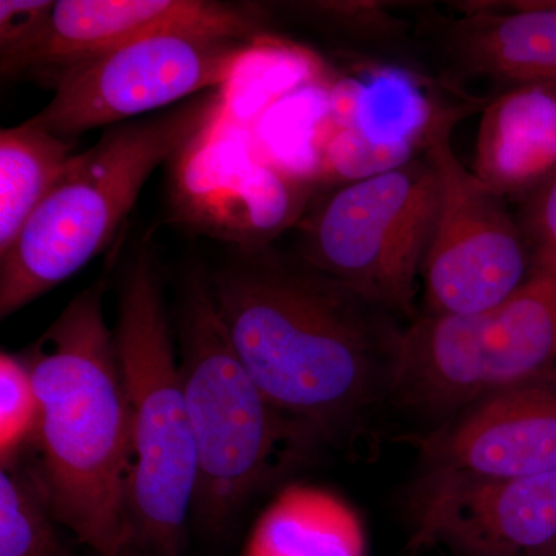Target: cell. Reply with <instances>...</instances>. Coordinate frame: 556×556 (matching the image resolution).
Returning a JSON list of instances; mask_svg holds the SVG:
<instances>
[{"mask_svg":"<svg viewBox=\"0 0 556 556\" xmlns=\"http://www.w3.org/2000/svg\"><path fill=\"white\" fill-rule=\"evenodd\" d=\"M207 281L251 378L318 441L354 433L391 401L407 328L393 311L268 244L239 247Z\"/></svg>","mask_w":556,"mask_h":556,"instance_id":"6da1fadb","label":"cell"},{"mask_svg":"<svg viewBox=\"0 0 556 556\" xmlns=\"http://www.w3.org/2000/svg\"><path fill=\"white\" fill-rule=\"evenodd\" d=\"M104 294V280L84 289L24 354L40 409L27 467L58 525L80 544L98 556H131L134 439Z\"/></svg>","mask_w":556,"mask_h":556,"instance_id":"7a4b0ae2","label":"cell"},{"mask_svg":"<svg viewBox=\"0 0 556 556\" xmlns=\"http://www.w3.org/2000/svg\"><path fill=\"white\" fill-rule=\"evenodd\" d=\"M223 90L109 127L0 255V318L70 280L104 251L161 164L185 155L223 119Z\"/></svg>","mask_w":556,"mask_h":556,"instance_id":"3957f363","label":"cell"},{"mask_svg":"<svg viewBox=\"0 0 556 556\" xmlns=\"http://www.w3.org/2000/svg\"><path fill=\"white\" fill-rule=\"evenodd\" d=\"M181 367L197 453L193 518L218 535L252 496L292 470L318 439L278 412L241 364L206 276L181 303Z\"/></svg>","mask_w":556,"mask_h":556,"instance_id":"277c9868","label":"cell"},{"mask_svg":"<svg viewBox=\"0 0 556 556\" xmlns=\"http://www.w3.org/2000/svg\"><path fill=\"white\" fill-rule=\"evenodd\" d=\"M131 420L129 517L137 551L182 556L197 453L155 255L139 249L121 281L113 328Z\"/></svg>","mask_w":556,"mask_h":556,"instance_id":"5b68a950","label":"cell"},{"mask_svg":"<svg viewBox=\"0 0 556 556\" xmlns=\"http://www.w3.org/2000/svg\"><path fill=\"white\" fill-rule=\"evenodd\" d=\"M544 382H556V276L532 274L482 313L408 321L390 402L439 426L486 397Z\"/></svg>","mask_w":556,"mask_h":556,"instance_id":"8992f818","label":"cell"},{"mask_svg":"<svg viewBox=\"0 0 556 556\" xmlns=\"http://www.w3.org/2000/svg\"><path fill=\"white\" fill-rule=\"evenodd\" d=\"M438 204L437 167L422 149L325 197L300 225L298 255L412 321Z\"/></svg>","mask_w":556,"mask_h":556,"instance_id":"52a82bcc","label":"cell"},{"mask_svg":"<svg viewBox=\"0 0 556 556\" xmlns=\"http://www.w3.org/2000/svg\"><path fill=\"white\" fill-rule=\"evenodd\" d=\"M470 105L437 109L422 149L439 178L437 222L424 260V314L471 316L500 305L533 274L532 255L507 199L464 167L450 137Z\"/></svg>","mask_w":556,"mask_h":556,"instance_id":"ba28073f","label":"cell"},{"mask_svg":"<svg viewBox=\"0 0 556 556\" xmlns=\"http://www.w3.org/2000/svg\"><path fill=\"white\" fill-rule=\"evenodd\" d=\"M277 40L175 31L138 40L54 76L49 104L33 123L65 139L223 90L252 56Z\"/></svg>","mask_w":556,"mask_h":556,"instance_id":"9c48e42d","label":"cell"},{"mask_svg":"<svg viewBox=\"0 0 556 556\" xmlns=\"http://www.w3.org/2000/svg\"><path fill=\"white\" fill-rule=\"evenodd\" d=\"M409 503L415 551L538 556L556 541V470L490 481L422 473Z\"/></svg>","mask_w":556,"mask_h":556,"instance_id":"30bf717a","label":"cell"},{"mask_svg":"<svg viewBox=\"0 0 556 556\" xmlns=\"http://www.w3.org/2000/svg\"><path fill=\"white\" fill-rule=\"evenodd\" d=\"M466 11L456 20L420 17L416 27L419 60L445 89L485 105L527 84L556 80V3Z\"/></svg>","mask_w":556,"mask_h":556,"instance_id":"8fae6325","label":"cell"},{"mask_svg":"<svg viewBox=\"0 0 556 556\" xmlns=\"http://www.w3.org/2000/svg\"><path fill=\"white\" fill-rule=\"evenodd\" d=\"M424 471L517 479L556 470V382L504 391L412 439Z\"/></svg>","mask_w":556,"mask_h":556,"instance_id":"7c38bea8","label":"cell"},{"mask_svg":"<svg viewBox=\"0 0 556 556\" xmlns=\"http://www.w3.org/2000/svg\"><path fill=\"white\" fill-rule=\"evenodd\" d=\"M188 31L268 38L252 11L207 0H60L30 70H62L138 40Z\"/></svg>","mask_w":556,"mask_h":556,"instance_id":"4fadbf2b","label":"cell"},{"mask_svg":"<svg viewBox=\"0 0 556 556\" xmlns=\"http://www.w3.org/2000/svg\"><path fill=\"white\" fill-rule=\"evenodd\" d=\"M506 197H529L556 172V80L527 84L485 104L473 169Z\"/></svg>","mask_w":556,"mask_h":556,"instance_id":"5bb4252c","label":"cell"},{"mask_svg":"<svg viewBox=\"0 0 556 556\" xmlns=\"http://www.w3.org/2000/svg\"><path fill=\"white\" fill-rule=\"evenodd\" d=\"M75 139L56 137L30 118L0 131V255L75 160Z\"/></svg>","mask_w":556,"mask_h":556,"instance_id":"9a60e30c","label":"cell"},{"mask_svg":"<svg viewBox=\"0 0 556 556\" xmlns=\"http://www.w3.org/2000/svg\"><path fill=\"white\" fill-rule=\"evenodd\" d=\"M437 109L404 68L376 70L356 80L350 124L372 144L415 149L433 123Z\"/></svg>","mask_w":556,"mask_h":556,"instance_id":"2e32d148","label":"cell"},{"mask_svg":"<svg viewBox=\"0 0 556 556\" xmlns=\"http://www.w3.org/2000/svg\"><path fill=\"white\" fill-rule=\"evenodd\" d=\"M56 525L24 460L0 467V556H62Z\"/></svg>","mask_w":556,"mask_h":556,"instance_id":"e0dca14e","label":"cell"},{"mask_svg":"<svg viewBox=\"0 0 556 556\" xmlns=\"http://www.w3.org/2000/svg\"><path fill=\"white\" fill-rule=\"evenodd\" d=\"M39 401L24 354H0V467L24 460L39 427Z\"/></svg>","mask_w":556,"mask_h":556,"instance_id":"ac0fdd59","label":"cell"},{"mask_svg":"<svg viewBox=\"0 0 556 556\" xmlns=\"http://www.w3.org/2000/svg\"><path fill=\"white\" fill-rule=\"evenodd\" d=\"M416 155L415 149L372 144L354 127H334L318 153L317 174L346 185L396 169Z\"/></svg>","mask_w":556,"mask_h":556,"instance_id":"d6986e66","label":"cell"},{"mask_svg":"<svg viewBox=\"0 0 556 556\" xmlns=\"http://www.w3.org/2000/svg\"><path fill=\"white\" fill-rule=\"evenodd\" d=\"M56 2L2 0L0 2V67L3 76L30 72L49 38Z\"/></svg>","mask_w":556,"mask_h":556,"instance_id":"ffe728a7","label":"cell"},{"mask_svg":"<svg viewBox=\"0 0 556 556\" xmlns=\"http://www.w3.org/2000/svg\"><path fill=\"white\" fill-rule=\"evenodd\" d=\"M519 225L532 255L533 274L556 276V172L527 197Z\"/></svg>","mask_w":556,"mask_h":556,"instance_id":"44dd1931","label":"cell"},{"mask_svg":"<svg viewBox=\"0 0 556 556\" xmlns=\"http://www.w3.org/2000/svg\"><path fill=\"white\" fill-rule=\"evenodd\" d=\"M538 556H556V541L554 544H552V546H548L546 551L541 552V554Z\"/></svg>","mask_w":556,"mask_h":556,"instance_id":"7402d4cb","label":"cell"}]
</instances>
